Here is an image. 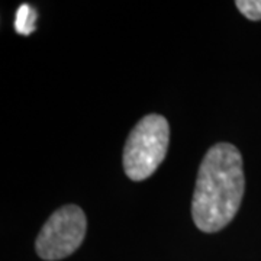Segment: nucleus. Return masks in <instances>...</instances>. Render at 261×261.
<instances>
[{
    "label": "nucleus",
    "instance_id": "nucleus-5",
    "mask_svg": "<svg viewBox=\"0 0 261 261\" xmlns=\"http://www.w3.org/2000/svg\"><path fill=\"white\" fill-rule=\"evenodd\" d=\"M238 10L250 20L261 19V0H238L235 2Z\"/></svg>",
    "mask_w": 261,
    "mask_h": 261
},
{
    "label": "nucleus",
    "instance_id": "nucleus-1",
    "mask_svg": "<svg viewBox=\"0 0 261 261\" xmlns=\"http://www.w3.org/2000/svg\"><path fill=\"white\" fill-rule=\"evenodd\" d=\"M243 157L232 144L221 142L206 152L200 164L192 215L203 232H216L237 215L244 195Z\"/></svg>",
    "mask_w": 261,
    "mask_h": 261
},
{
    "label": "nucleus",
    "instance_id": "nucleus-4",
    "mask_svg": "<svg viewBox=\"0 0 261 261\" xmlns=\"http://www.w3.org/2000/svg\"><path fill=\"white\" fill-rule=\"evenodd\" d=\"M35 22H37V10L27 3L20 5L15 16V31L25 37L31 35L35 31Z\"/></svg>",
    "mask_w": 261,
    "mask_h": 261
},
{
    "label": "nucleus",
    "instance_id": "nucleus-3",
    "mask_svg": "<svg viewBox=\"0 0 261 261\" xmlns=\"http://www.w3.org/2000/svg\"><path fill=\"white\" fill-rule=\"evenodd\" d=\"M86 216L75 205L60 207L49 216L37 238V252L42 260L57 261L71 255L86 235Z\"/></svg>",
    "mask_w": 261,
    "mask_h": 261
},
{
    "label": "nucleus",
    "instance_id": "nucleus-2",
    "mask_svg": "<svg viewBox=\"0 0 261 261\" xmlns=\"http://www.w3.org/2000/svg\"><path fill=\"white\" fill-rule=\"evenodd\" d=\"M170 128L161 115L142 118L129 134L123 149V168L134 181L148 178L167 154Z\"/></svg>",
    "mask_w": 261,
    "mask_h": 261
}]
</instances>
